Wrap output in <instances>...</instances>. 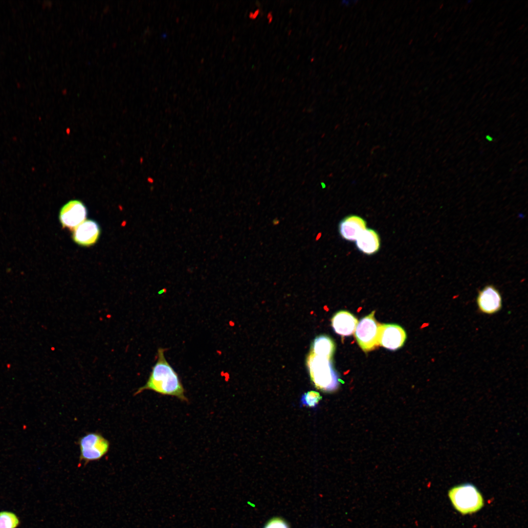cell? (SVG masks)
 Masks as SVG:
<instances>
[{
    "mask_svg": "<svg viewBox=\"0 0 528 528\" xmlns=\"http://www.w3.org/2000/svg\"><path fill=\"white\" fill-rule=\"evenodd\" d=\"M19 520L15 514L9 511L0 512V528H16Z\"/></svg>",
    "mask_w": 528,
    "mask_h": 528,
    "instance_id": "obj_14",
    "label": "cell"
},
{
    "mask_svg": "<svg viewBox=\"0 0 528 528\" xmlns=\"http://www.w3.org/2000/svg\"><path fill=\"white\" fill-rule=\"evenodd\" d=\"M358 321L350 312L341 310L331 319L332 327L335 332L342 336H349L354 332Z\"/></svg>",
    "mask_w": 528,
    "mask_h": 528,
    "instance_id": "obj_11",
    "label": "cell"
},
{
    "mask_svg": "<svg viewBox=\"0 0 528 528\" xmlns=\"http://www.w3.org/2000/svg\"><path fill=\"white\" fill-rule=\"evenodd\" d=\"M167 349L159 348L157 352V361L146 384L138 388L134 395L144 390H152L162 395L175 396L188 402L185 390L177 373L166 360L164 352Z\"/></svg>",
    "mask_w": 528,
    "mask_h": 528,
    "instance_id": "obj_1",
    "label": "cell"
},
{
    "mask_svg": "<svg viewBox=\"0 0 528 528\" xmlns=\"http://www.w3.org/2000/svg\"><path fill=\"white\" fill-rule=\"evenodd\" d=\"M330 360L312 353L308 359L310 378L316 388L323 391H335L339 384L337 374Z\"/></svg>",
    "mask_w": 528,
    "mask_h": 528,
    "instance_id": "obj_2",
    "label": "cell"
},
{
    "mask_svg": "<svg viewBox=\"0 0 528 528\" xmlns=\"http://www.w3.org/2000/svg\"><path fill=\"white\" fill-rule=\"evenodd\" d=\"M406 339V332L400 326L395 324H380L379 346L390 350H396L403 345Z\"/></svg>",
    "mask_w": 528,
    "mask_h": 528,
    "instance_id": "obj_7",
    "label": "cell"
},
{
    "mask_svg": "<svg viewBox=\"0 0 528 528\" xmlns=\"http://www.w3.org/2000/svg\"><path fill=\"white\" fill-rule=\"evenodd\" d=\"M355 245L357 248L366 255H373L378 251L380 246V240L377 232L371 228L363 230L356 240Z\"/></svg>",
    "mask_w": 528,
    "mask_h": 528,
    "instance_id": "obj_12",
    "label": "cell"
},
{
    "mask_svg": "<svg viewBox=\"0 0 528 528\" xmlns=\"http://www.w3.org/2000/svg\"><path fill=\"white\" fill-rule=\"evenodd\" d=\"M375 311L361 319L354 331L356 340L365 352L372 351L379 346L378 335L380 324L374 318Z\"/></svg>",
    "mask_w": 528,
    "mask_h": 528,
    "instance_id": "obj_5",
    "label": "cell"
},
{
    "mask_svg": "<svg viewBox=\"0 0 528 528\" xmlns=\"http://www.w3.org/2000/svg\"><path fill=\"white\" fill-rule=\"evenodd\" d=\"M87 214V207L82 201L72 199L61 208L59 220L63 227L74 229L86 220Z\"/></svg>",
    "mask_w": 528,
    "mask_h": 528,
    "instance_id": "obj_6",
    "label": "cell"
},
{
    "mask_svg": "<svg viewBox=\"0 0 528 528\" xmlns=\"http://www.w3.org/2000/svg\"><path fill=\"white\" fill-rule=\"evenodd\" d=\"M448 497L455 509L462 514L475 513L484 504L480 492L469 483L453 486L448 491Z\"/></svg>",
    "mask_w": 528,
    "mask_h": 528,
    "instance_id": "obj_3",
    "label": "cell"
},
{
    "mask_svg": "<svg viewBox=\"0 0 528 528\" xmlns=\"http://www.w3.org/2000/svg\"><path fill=\"white\" fill-rule=\"evenodd\" d=\"M477 303L482 312L487 314H494L502 308V297L494 286L487 285L479 292Z\"/></svg>",
    "mask_w": 528,
    "mask_h": 528,
    "instance_id": "obj_8",
    "label": "cell"
},
{
    "mask_svg": "<svg viewBox=\"0 0 528 528\" xmlns=\"http://www.w3.org/2000/svg\"><path fill=\"white\" fill-rule=\"evenodd\" d=\"M260 13L259 9H256L254 12H250L249 14V17L252 20H255L257 18Z\"/></svg>",
    "mask_w": 528,
    "mask_h": 528,
    "instance_id": "obj_17",
    "label": "cell"
},
{
    "mask_svg": "<svg viewBox=\"0 0 528 528\" xmlns=\"http://www.w3.org/2000/svg\"><path fill=\"white\" fill-rule=\"evenodd\" d=\"M264 528H288L287 524L280 518H274L269 521Z\"/></svg>",
    "mask_w": 528,
    "mask_h": 528,
    "instance_id": "obj_16",
    "label": "cell"
},
{
    "mask_svg": "<svg viewBox=\"0 0 528 528\" xmlns=\"http://www.w3.org/2000/svg\"><path fill=\"white\" fill-rule=\"evenodd\" d=\"M334 350V343L329 337L321 335L314 340L312 348V353L331 359Z\"/></svg>",
    "mask_w": 528,
    "mask_h": 528,
    "instance_id": "obj_13",
    "label": "cell"
},
{
    "mask_svg": "<svg viewBox=\"0 0 528 528\" xmlns=\"http://www.w3.org/2000/svg\"><path fill=\"white\" fill-rule=\"evenodd\" d=\"M100 234L98 224L92 220H86L75 229L72 239L77 244L83 246H89L95 244Z\"/></svg>",
    "mask_w": 528,
    "mask_h": 528,
    "instance_id": "obj_9",
    "label": "cell"
},
{
    "mask_svg": "<svg viewBox=\"0 0 528 528\" xmlns=\"http://www.w3.org/2000/svg\"><path fill=\"white\" fill-rule=\"evenodd\" d=\"M266 18L267 19L268 22L270 23L272 22L273 19V14L271 12H269L267 13Z\"/></svg>",
    "mask_w": 528,
    "mask_h": 528,
    "instance_id": "obj_18",
    "label": "cell"
},
{
    "mask_svg": "<svg viewBox=\"0 0 528 528\" xmlns=\"http://www.w3.org/2000/svg\"><path fill=\"white\" fill-rule=\"evenodd\" d=\"M367 227L364 219L357 215H349L342 219L338 226L341 237L348 241H355Z\"/></svg>",
    "mask_w": 528,
    "mask_h": 528,
    "instance_id": "obj_10",
    "label": "cell"
},
{
    "mask_svg": "<svg viewBox=\"0 0 528 528\" xmlns=\"http://www.w3.org/2000/svg\"><path fill=\"white\" fill-rule=\"evenodd\" d=\"M313 60H314V59H313V58H311V62H312V61H313Z\"/></svg>",
    "mask_w": 528,
    "mask_h": 528,
    "instance_id": "obj_19",
    "label": "cell"
},
{
    "mask_svg": "<svg viewBox=\"0 0 528 528\" xmlns=\"http://www.w3.org/2000/svg\"><path fill=\"white\" fill-rule=\"evenodd\" d=\"M322 397L320 394L316 391H310L305 393L301 396V406L314 408L317 406Z\"/></svg>",
    "mask_w": 528,
    "mask_h": 528,
    "instance_id": "obj_15",
    "label": "cell"
},
{
    "mask_svg": "<svg viewBox=\"0 0 528 528\" xmlns=\"http://www.w3.org/2000/svg\"><path fill=\"white\" fill-rule=\"evenodd\" d=\"M78 443L80 454L79 461L84 465L100 460L109 451L110 443L100 433L90 432L80 437Z\"/></svg>",
    "mask_w": 528,
    "mask_h": 528,
    "instance_id": "obj_4",
    "label": "cell"
}]
</instances>
